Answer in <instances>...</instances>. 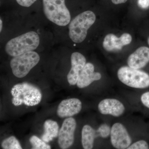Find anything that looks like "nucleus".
<instances>
[{
    "instance_id": "obj_1",
    "label": "nucleus",
    "mask_w": 149,
    "mask_h": 149,
    "mask_svg": "<svg viewBox=\"0 0 149 149\" xmlns=\"http://www.w3.org/2000/svg\"><path fill=\"white\" fill-rule=\"evenodd\" d=\"M12 102L15 106L22 104L27 106L38 104L42 100L41 91L36 86L27 83L17 84L12 88Z\"/></svg>"
},
{
    "instance_id": "obj_2",
    "label": "nucleus",
    "mask_w": 149,
    "mask_h": 149,
    "mask_svg": "<svg viewBox=\"0 0 149 149\" xmlns=\"http://www.w3.org/2000/svg\"><path fill=\"white\" fill-rule=\"evenodd\" d=\"M38 34L31 31L13 38L6 45L5 50L9 55L15 57L36 49L40 44Z\"/></svg>"
},
{
    "instance_id": "obj_3",
    "label": "nucleus",
    "mask_w": 149,
    "mask_h": 149,
    "mask_svg": "<svg viewBox=\"0 0 149 149\" xmlns=\"http://www.w3.org/2000/svg\"><path fill=\"white\" fill-rule=\"evenodd\" d=\"M43 10L48 19L57 25L65 26L71 19L65 0H42Z\"/></svg>"
},
{
    "instance_id": "obj_4",
    "label": "nucleus",
    "mask_w": 149,
    "mask_h": 149,
    "mask_svg": "<svg viewBox=\"0 0 149 149\" xmlns=\"http://www.w3.org/2000/svg\"><path fill=\"white\" fill-rule=\"evenodd\" d=\"M95 20V15L91 10L85 11L75 17L68 27L70 39L74 43L83 42L87 37L88 29Z\"/></svg>"
},
{
    "instance_id": "obj_5",
    "label": "nucleus",
    "mask_w": 149,
    "mask_h": 149,
    "mask_svg": "<svg viewBox=\"0 0 149 149\" xmlns=\"http://www.w3.org/2000/svg\"><path fill=\"white\" fill-rule=\"evenodd\" d=\"M117 76L121 83L130 88L145 89L149 87V74L140 69L122 66L118 70Z\"/></svg>"
},
{
    "instance_id": "obj_6",
    "label": "nucleus",
    "mask_w": 149,
    "mask_h": 149,
    "mask_svg": "<svg viewBox=\"0 0 149 149\" xmlns=\"http://www.w3.org/2000/svg\"><path fill=\"white\" fill-rule=\"evenodd\" d=\"M40 60V56L34 51L13 57L10 63L13 73L18 78L25 77Z\"/></svg>"
},
{
    "instance_id": "obj_7",
    "label": "nucleus",
    "mask_w": 149,
    "mask_h": 149,
    "mask_svg": "<svg viewBox=\"0 0 149 149\" xmlns=\"http://www.w3.org/2000/svg\"><path fill=\"white\" fill-rule=\"evenodd\" d=\"M110 137L112 145L116 149H127L132 143L127 129L120 123H116L112 126Z\"/></svg>"
},
{
    "instance_id": "obj_8",
    "label": "nucleus",
    "mask_w": 149,
    "mask_h": 149,
    "mask_svg": "<svg viewBox=\"0 0 149 149\" xmlns=\"http://www.w3.org/2000/svg\"><path fill=\"white\" fill-rule=\"evenodd\" d=\"M76 127V121L73 118H68L64 120L58 134V143L61 149L68 148L73 144Z\"/></svg>"
},
{
    "instance_id": "obj_9",
    "label": "nucleus",
    "mask_w": 149,
    "mask_h": 149,
    "mask_svg": "<svg viewBox=\"0 0 149 149\" xmlns=\"http://www.w3.org/2000/svg\"><path fill=\"white\" fill-rule=\"evenodd\" d=\"M132 40V36L127 33H123L119 37L113 34H108L104 38L103 47L107 52L120 50L123 46L130 44Z\"/></svg>"
},
{
    "instance_id": "obj_10",
    "label": "nucleus",
    "mask_w": 149,
    "mask_h": 149,
    "mask_svg": "<svg viewBox=\"0 0 149 149\" xmlns=\"http://www.w3.org/2000/svg\"><path fill=\"white\" fill-rule=\"evenodd\" d=\"M98 109L101 113L118 117L124 113L125 107L120 101L115 99H105L99 103Z\"/></svg>"
},
{
    "instance_id": "obj_11",
    "label": "nucleus",
    "mask_w": 149,
    "mask_h": 149,
    "mask_svg": "<svg viewBox=\"0 0 149 149\" xmlns=\"http://www.w3.org/2000/svg\"><path fill=\"white\" fill-rule=\"evenodd\" d=\"M82 102L79 99L63 100L59 104L57 113L61 118L69 117L79 113L82 109Z\"/></svg>"
},
{
    "instance_id": "obj_12",
    "label": "nucleus",
    "mask_w": 149,
    "mask_h": 149,
    "mask_svg": "<svg viewBox=\"0 0 149 149\" xmlns=\"http://www.w3.org/2000/svg\"><path fill=\"white\" fill-rule=\"evenodd\" d=\"M85 57L79 52L73 53L71 56V68L67 75V80L70 85L77 84L80 71L86 64Z\"/></svg>"
},
{
    "instance_id": "obj_13",
    "label": "nucleus",
    "mask_w": 149,
    "mask_h": 149,
    "mask_svg": "<svg viewBox=\"0 0 149 149\" xmlns=\"http://www.w3.org/2000/svg\"><path fill=\"white\" fill-rule=\"evenodd\" d=\"M102 75L99 72H95V67L92 63H86L78 77L77 83V87L80 88H85L91 85L94 81L100 80Z\"/></svg>"
},
{
    "instance_id": "obj_14",
    "label": "nucleus",
    "mask_w": 149,
    "mask_h": 149,
    "mask_svg": "<svg viewBox=\"0 0 149 149\" xmlns=\"http://www.w3.org/2000/svg\"><path fill=\"white\" fill-rule=\"evenodd\" d=\"M149 62V48L144 46L137 49L127 60L128 66L136 69L143 68Z\"/></svg>"
},
{
    "instance_id": "obj_15",
    "label": "nucleus",
    "mask_w": 149,
    "mask_h": 149,
    "mask_svg": "<svg viewBox=\"0 0 149 149\" xmlns=\"http://www.w3.org/2000/svg\"><path fill=\"white\" fill-rule=\"evenodd\" d=\"M45 133L42 139L45 143L52 141L54 138L57 137L58 133V125L56 121L51 120H46L44 124Z\"/></svg>"
},
{
    "instance_id": "obj_16",
    "label": "nucleus",
    "mask_w": 149,
    "mask_h": 149,
    "mask_svg": "<svg viewBox=\"0 0 149 149\" xmlns=\"http://www.w3.org/2000/svg\"><path fill=\"white\" fill-rule=\"evenodd\" d=\"M95 137V130L90 125H84L82 131V143L83 148H93Z\"/></svg>"
},
{
    "instance_id": "obj_17",
    "label": "nucleus",
    "mask_w": 149,
    "mask_h": 149,
    "mask_svg": "<svg viewBox=\"0 0 149 149\" xmlns=\"http://www.w3.org/2000/svg\"><path fill=\"white\" fill-rule=\"evenodd\" d=\"M4 149H21V145L18 140L14 136H11L4 140L1 144Z\"/></svg>"
},
{
    "instance_id": "obj_18",
    "label": "nucleus",
    "mask_w": 149,
    "mask_h": 149,
    "mask_svg": "<svg viewBox=\"0 0 149 149\" xmlns=\"http://www.w3.org/2000/svg\"><path fill=\"white\" fill-rule=\"evenodd\" d=\"M33 149H50V146L42 140H41L36 136H32L29 139Z\"/></svg>"
},
{
    "instance_id": "obj_19",
    "label": "nucleus",
    "mask_w": 149,
    "mask_h": 149,
    "mask_svg": "<svg viewBox=\"0 0 149 149\" xmlns=\"http://www.w3.org/2000/svg\"><path fill=\"white\" fill-rule=\"evenodd\" d=\"M111 128L107 124H103L100 126L97 132L99 136L103 138H107L110 135Z\"/></svg>"
},
{
    "instance_id": "obj_20",
    "label": "nucleus",
    "mask_w": 149,
    "mask_h": 149,
    "mask_svg": "<svg viewBox=\"0 0 149 149\" xmlns=\"http://www.w3.org/2000/svg\"><path fill=\"white\" fill-rule=\"evenodd\" d=\"M149 148V144L146 141L140 140L131 144L128 149H148Z\"/></svg>"
},
{
    "instance_id": "obj_21",
    "label": "nucleus",
    "mask_w": 149,
    "mask_h": 149,
    "mask_svg": "<svg viewBox=\"0 0 149 149\" xmlns=\"http://www.w3.org/2000/svg\"><path fill=\"white\" fill-rule=\"evenodd\" d=\"M17 4L20 6L29 8L33 5L38 0H14Z\"/></svg>"
},
{
    "instance_id": "obj_22",
    "label": "nucleus",
    "mask_w": 149,
    "mask_h": 149,
    "mask_svg": "<svg viewBox=\"0 0 149 149\" xmlns=\"http://www.w3.org/2000/svg\"><path fill=\"white\" fill-rule=\"evenodd\" d=\"M141 100L144 106L149 109V91L146 92L142 95Z\"/></svg>"
},
{
    "instance_id": "obj_23",
    "label": "nucleus",
    "mask_w": 149,
    "mask_h": 149,
    "mask_svg": "<svg viewBox=\"0 0 149 149\" xmlns=\"http://www.w3.org/2000/svg\"><path fill=\"white\" fill-rule=\"evenodd\" d=\"M138 5L141 8L146 9L149 8V0H138Z\"/></svg>"
},
{
    "instance_id": "obj_24",
    "label": "nucleus",
    "mask_w": 149,
    "mask_h": 149,
    "mask_svg": "<svg viewBox=\"0 0 149 149\" xmlns=\"http://www.w3.org/2000/svg\"><path fill=\"white\" fill-rule=\"evenodd\" d=\"M127 1V0H111L112 2L116 5L124 3L126 2Z\"/></svg>"
},
{
    "instance_id": "obj_25",
    "label": "nucleus",
    "mask_w": 149,
    "mask_h": 149,
    "mask_svg": "<svg viewBox=\"0 0 149 149\" xmlns=\"http://www.w3.org/2000/svg\"><path fill=\"white\" fill-rule=\"evenodd\" d=\"M0 22H1V27H0V31H1V32L2 30V21L1 19V20H0Z\"/></svg>"
},
{
    "instance_id": "obj_26",
    "label": "nucleus",
    "mask_w": 149,
    "mask_h": 149,
    "mask_svg": "<svg viewBox=\"0 0 149 149\" xmlns=\"http://www.w3.org/2000/svg\"><path fill=\"white\" fill-rule=\"evenodd\" d=\"M148 45L149 46V37H148Z\"/></svg>"
}]
</instances>
